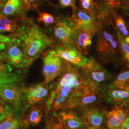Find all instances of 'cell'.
Returning a JSON list of instances; mask_svg holds the SVG:
<instances>
[{
    "instance_id": "5",
    "label": "cell",
    "mask_w": 129,
    "mask_h": 129,
    "mask_svg": "<svg viewBox=\"0 0 129 129\" xmlns=\"http://www.w3.org/2000/svg\"><path fill=\"white\" fill-rule=\"evenodd\" d=\"M53 27V38L61 46L74 45L77 29L71 18L60 17L56 19Z\"/></svg>"
},
{
    "instance_id": "21",
    "label": "cell",
    "mask_w": 129,
    "mask_h": 129,
    "mask_svg": "<svg viewBox=\"0 0 129 129\" xmlns=\"http://www.w3.org/2000/svg\"><path fill=\"white\" fill-rule=\"evenodd\" d=\"M25 9L23 0H7L2 8L1 14L9 17L22 14Z\"/></svg>"
},
{
    "instance_id": "34",
    "label": "cell",
    "mask_w": 129,
    "mask_h": 129,
    "mask_svg": "<svg viewBox=\"0 0 129 129\" xmlns=\"http://www.w3.org/2000/svg\"><path fill=\"white\" fill-rule=\"evenodd\" d=\"M4 1L5 0H0V10L2 9L3 6H4Z\"/></svg>"
},
{
    "instance_id": "16",
    "label": "cell",
    "mask_w": 129,
    "mask_h": 129,
    "mask_svg": "<svg viewBox=\"0 0 129 129\" xmlns=\"http://www.w3.org/2000/svg\"><path fill=\"white\" fill-rule=\"evenodd\" d=\"M29 108L28 111L22 118V124L25 127L38 125L41 121L43 114L44 111H46V101L32 105Z\"/></svg>"
},
{
    "instance_id": "37",
    "label": "cell",
    "mask_w": 129,
    "mask_h": 129,
    "mask_svg": "<svg viewBox=\"0 0 129 129\" xmlns=\"http://www.w3.org/2000/svg\"><path fill=\"white\" fill-rule=\"evenodd\" d=\"M99 129H106V128H102V127H101V128H100Z\"/></svg>"
},
{
    "instance_id": "3",
    "label": "cell",
    "mask_w": 129,
    "mask_h": 129,
    "mask_svg": "<svg viewBox=\"0 0 129 129\" xmlns=\"http://www.w3.org/2000/svg\"><path fill=\"white\" fill-rule=\"evenodd\" d=\"M0 59L17 68H24L25 46L23 39L17 32L11 36L5 50L0 54Z\"/></svg>"
},
{
    "instance_id": "12",
    "label": "cell",
    "mask_w": 129,
    "mask_h": 129,
    "mask_svg": "<svg viewBox=\"0 0 129 129\" xmlns=\"http://www.w3.org/2000/svg\"><path fill=\"white\" fill-rule=\"evenodd\" d=\"M104 97L115 106L129 108V89L111 83L103 91Z\"/></svg>"
},
{
    "instance_id": "9",
    "label": "cell",
    "mask_w": 129,
    "mask_h": 129,
    "mask_svg": "<svg viewBox=\"0 0 129 129\" xmlns=\"http://www.w3.org/2000/svg\"><path fill=\"white\" fill-rule=\"evenodd\" d=\"M52 50L55 55L75 67L83 68L88 61V58L82 54L75 45H58L52 49Z\"/></svg>"
},
{
    "instance_id": "22",
    "label": "cell",
    "mask_w": 129,
    "mask_h": 129,
    "mask_svg": "<svg viewBox=\"0 0 129 129\" xmlns=\"http://www.w3.org/2000/svg\"><path fill=\"white\" fill-rule=\"evenodd\" d=\"M19 28L17 19H9L0 14V32H13Z\"/></svg>"
},
{
    "instance_id": "11",
    "label": "cell",
    "mask_w": 129,
    "mask_h": 129,
    "mask_svg": "<svg viewBox=\"0 0 129 129\" xmlns=\"http://www.w3.org/2000/svg\"><path fill=\"white\" fill-rule=\"evenodd\" d=\"M81 117L87 129H99L106 121V111L95 106L80 111Z\"/></svg>"
},
{
    "instance_id": "25",
    "label": "cell",
    "mask_w": 129,
    "mask_h": 129,
    "mask_svg": "<svg viewBox=\"0 0 129 129\" xmlns=\"http://www.w3.org/2000/svg\"><path fill=\"white\" fill-rule=\"evenodd\" d=\"M80 8L84 12L96 15L97 2L94 0H79Z\"/></svg>"
},
{
    "instance_id": "28",
    "label": "cell",
    "mask_w": 129,
    "mask_h": 129,
    "mask_svg": "<svg viewBox=\"0 0 129 129\" xmlns=\"http://www.w3.org/2000/svg\"><path fill=\"white\" fill-rule=\"evenodd\" d=\"M38 22H42L46 26H50L55 23L56 19L52 14L46 12H38Z\"/></svg>"
},
{
    "instance_id": "2",
    "label": "cell",
    "mask_w": 129,
    "mask_h": 129,
    "mask_svg": "<svg viewBox=\"0 0 129 129\" xmlns=\"http://www.w3.org/2000/svg\"><path fill=\"white\" fill-rule=\"evenodd\" d=\"M17 32L23 39L25 46L24 68H28L46 49L53 46V40L30 20L19 27Z\"/></svg>"
},
{
    "instance_id": "10",
    "label": "cell",
    "mask_w": 129,
    "mask_h": 129,
    "mask_svg": "<svg viewBox=\"0 0 129 129\" xmlns=\"http://www.w3.org/2000/svg\"><path fill=\"white\" fill-rule=\"evenodd\" d=\"M50 88L48 83H41L22 89V102H25V108L32 105L46 101L49 96Z\"/></svg>"
},
{
    "instance_id": "4",
    "label": "cell",
    "mask_w": 129,
    "mask_h": 129,
    "mask_svg": "<svg viewBox=\"0 0 129 129\" xmlns=\"http://www.w3.org/2000/svg\"><path fill=\"white\" fill-rule=\"evenodd\" d=\"M81 69L86 80L102 91L111 84L112 75L94 58H89L88 62Z\"/></svg>"
},
{
    "instance_id": "7",
    "label": "cell",
    "mask_w": 129,
    "mask_h": 129,
    "mask_svg": "<svg viewBox=\"0 0 129 129\" xmlns=\"http://www.w3.org/2000/svg\"><path fill=\"white\" fill-rule=\"evenodd\" d=\"M98 34L96 50L102 59L105 61H109L117 54L118 43L110 32L102 29V27Z\"/></svg>"
},
{
    "instance_id": "35",
    "label": "cell",
    "mask_w": 129,
    "mask_h": 129,
    "mask_svg": "<svg viewBox=\"0 0 129 129\" xmlns=\"http://www.w3.org/2000/svg\"><path fill=\"white\" fill-rule=\"evenodd\" d=\"M124 41L127 44H128L129 45V35H128V36H127L125 38H124Z\"/></svg>"
},
{
    "instance_id": "23",
    "label": "cell",
    "mask_w": 129,
    "mask_h": 129,
    "mask_svg": "<svg viewBox=\"0 0 129 129\" xmlns=\"http://www.w3.org/2000/svg\"><path fill=\"white\" fill-rule=\"evenodd\" d=\"M20 124V121L19 116L12 112L0 121V129H19Z\"/></svg>"
},
{
    "instance_id": "31",
    "label": "cell",
    "mask_w": 129,
    "mask_h": 129,
    "mask_svg": "<svg viewBox=\"0 0 129 129\" xmlns=\"http://www.w3.org/2000/svg\"><path fill=\"white\" fill-rule=\"evenodd\" d=\"M59 4L62 7L65 8L68 7H71L74 9L76 8L75 6V0H59Z\"/></svg>"
},
{
    "instance_id": "15",
    "label": "cell",
    "mask_w": 129,
    "mask_h": 129,
    "mask_svg": "<svg viewBox=\"0 0 129 129\" xmlns=\"http://www.w3.org/2000/svg\"><path fill=\"white\" fill-rule=\"evenodd\" d=\"M128 0H103L97 3L96 16L102 22L109 19V16H113L116 13V10L127 2Z\"/></svg>"
},
{
    "instance_id": "24",
    "label": "cell",
    "mask_w": 129,
    "mask_h": 129,
    "mask_svg": "<svg viewBox=\"0 0 129 129\" xmlns=\"http://www.w3.org/2000/svg\"><path fill=\"white\" fill-rule=\"evenodd\" d=\"M113 84L120 87L129 89V69L120 72L115 78Z\"/></svg>"
},
{
    "instance_id": "29",
    "label": "cell",
    "mask_w": 129,
    "mask_h": 129,
    "mask_svg": "<svg viewBox=\"0 0 129 129\" xmlns=\"http://www.w3.org/2000/svg\"><path fill=\"white\" fill-rule=\"evenodd\" d=\"M41 0H23L25 9L28 10L30 9H37V6L40 4Z\"/></svg>"
},
{
    "instance_id": "33",
    "label": "cell",
    "mask_w": 129,
    "mask_h": 129,
    "mask_svg": "<svg viewBox=\"0 0 129 129\" xmlns=\"http://www.w3.org/2000/svg\"><path fill=\"white\" fill-rule=\"evenodd\" d=\"M121 129H129V113Z\"/></svg>"
},
{
    "instance_id": "8",
    "label": "cell",
    "mask_w": 129,
    "mask_h": 129,
    "mask_svg": "<svg viewBox=\"0 0 129 129\" xmlns=\"http://www.w3.org/2000/svg\"><path fill=\"white\" fill-rule=\"evenodd\" d=\"M43 72L44 83H49L62 72L64 60L54 54L52 50H47L43 54Z\"/></svg>"
},
{
    "instance_id": "18",
    "label": "cell",
    "mask_w": 129,
    "mask_h": 129,
    "mask_svg": "<svg viewBox=\"0 0 129 129\" xmlns=\"http://www.w3.org/2000/svg\"><path fill=\"white\" fill-rule=\"evenodd\" d=\"M128 113V110L118 106H115V108L106 112L105 122L108 128H121Z\"/></svg>"
},
{
    "instance_id": "30",
    "label": "cell",
    "mask_w": 129,
    "mask_h": 129,
    "mask_svg": "<svg viewBox=\"0 0 129 129\" xmlns=\"http://www.w3.org/2000/svg\"><path fill=\"white\" fill-rule=\"evenodd\" d=\"M11 38V36H5L0 34V54L4 50Z\"/></svg>"
},
{
    "instance_id": "6",
    "label": "cell",
    "mask_w": 129,
    "mask_h": 129,
    "mask_svg": "<svg viewBox=\"0 0 129 129\" xmlns=\"http://www.w3.org/2000/svg\"><path fill=\"white\" fill-rule=\"evenodd\" d=\"M77 30L89 32L93 35L98 34L102 27L101 21L95 14H91L84 12L80 7L73 9L71 17Z\"/></svg>"
},
{
    "instance_id": "32",
    "label": "cell",
    "mask_w": 129,
    "mask_h": 129,
    "mask_svg": "<svg viewBox=\"0 0 129 129\" xmlns=\"http://www.w3.org/2000/svg\"><path fill=\"white\" fill-rule=\"evenodd\" d=\"M120 9H122V12L124 13L126 15L129 16V0L124 4L122 5Z\"/></svg>"
},
{
    "instance_id": "14",
    "label": "cell",
    "mask_w": 129,
    "mask_h": 129,
    "mask_svg": "<svg viewBox=\"0 0 129 129\" xmlns=\"http://www.w3.org/2000/svg\"><path fill=\"white\" fill-rule=\"evenodd\" d=\"M16 82H10L0 84V97L19 110L22 102V89L19 87Z\"/></svg>"
},
{
    "instance_id": "1",
    "label": "cell",
    "mask_w": 129,
    "mask_h": 129,
    "mask_svg": "<svg viewBox=\"0 0 129 129\" xmlns=\"http://www.w3.org/2000/svg\"><path fill=\"white\" fill-rule=\"evenodd\" d=\"M58 77L46 101L47 114L76 108L79 98L90 84L85 78L81 68L65 61Z\"/></svg>"
},
{
    "instance_id": "19",
    "label": "cell",
    "mask_w": 129,
    "mask_h": 129,
    "mask_svg": "<svg viewBox=\"0 0 129 129\" xmlns=\"http://www.w3.org/2000/svg\"><path fill=\"white\" fill-rule=\"evenodd\" d=\"M93 34L83 30H77L74 45L79 51L83 55L87 54L92 44Z\"/></svg>"
},
{
    "instance_id": "17",
    "label": "cell",
    "mask_w": 129,
    "mask_h": 129,
    "mask_svg": "<svg viewBox=\"0 0 129 129\" xmlns=\"http://www.w3.org/2000/svg\"><path fill=\"white\" fill-rule=\"evenodd\" d=\"M57 118L64 129H87L81 117L72 109L60 111Z\"/></svg>"
},
{
    "instance_id": "36",
    "label": "cell",
    "mask_w": 129,
    "mask_h": 129,
    "mask_svg": "<svg viewBox=\"0 0 129 129\" xmlns=\"http://www.w3.org/2000/svg\"><path fill=\"white\" fill-rule=\"evenodd\" d=\"M127 24H128V28H129V20L128 21V23H127Z\"/></svg>"
},
{
    "instance_id": "26",
    "label": "cell",
    "mask_w": 129,
    "mask_h": 129,
    "mask_svg": "<svg viewBox=\"0 0 129 129\" xmlns=\"http://www.w3.org/2000/svg\"><path fill=\"white\" fill-rule=\"evenodd\" d=\"M114 17V22H115V25L116 26V28L120 33L123 37H127L129 35V32L127 29L124 20V19L121 16L120 14H118L117 13H115L113 15Z\"/></svg>"
},
{
    "instance_id": "27",
    "label": "cell",
    "mask_w": 129,
    "mask_h": 129,
    "mask_svg": "<svg viewBox=\"0 0 129 129\" xmlns=\"http://www.w3.org/2000/svg\"><path fill=\"white\" fill-rule=\"evenodd\" d=\"M12 112V106L4 100L0 99V121L7 117Z\"/></svg>"
},
{
    "instance_id": "20",
    "label": "cell",
    "mask_w": 129,
    "mask_h": 129,
    "mask_svg": "<svg viewBox=\"0 0 129 129\" xmlns=\"http://www.w3.org/2000/svg\"><path fill=\"white\" fill-rule=\"evenodd\" d=\"M19 80V73L13 72L12 66L0 59V84L10 82L18 83Z\"/></svg>"
},
{
    "instance_id": "13",
    "label": "cell",
    "mask_w": 129,
    "mask_h": 129,
    "mask_svg": "<svg viewBox=\"0 0 129 129\" xmlns=\"http://www.w3.org/2000/svg\"><path fill=\"white\" fill-rule=\"evenodd\" d=\"M103 97H104L103 91L90 84L79 98L75 109L81 111L88 108L95 107L101 102Z\"/></svg>"
}]
</instances>
